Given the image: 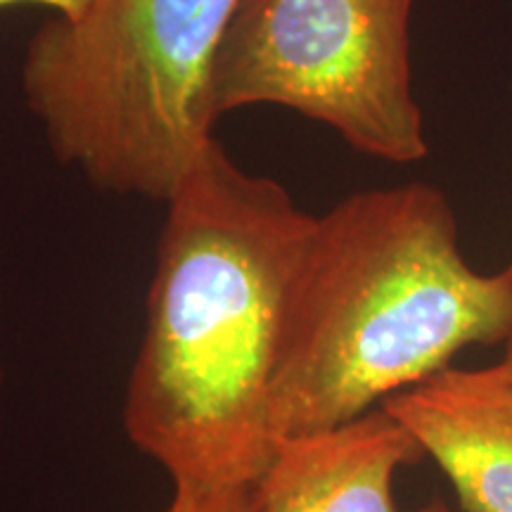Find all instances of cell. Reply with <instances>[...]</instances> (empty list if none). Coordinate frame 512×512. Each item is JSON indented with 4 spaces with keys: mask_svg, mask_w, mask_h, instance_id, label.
Here are the masks:
<instances>
[{
    "mask_svg": "<svg viewBox=\"0 0 512 512\" xmlns=\"http://www.w3.org/2000/svg\"><path fill=\"white\" fill-rule=\"evenodd\" d=\"M162 512H259L254 489L216 491V494H174Z\"/></svg>",
    "mask_w": 512,
    "mask_h": 512,
    "instance_id": "7",
    "label": "cell"
},
{
    "mask_svg": "<svg viewBox=\"0 0 512 512\" xmlns=\"http://www.w3.org/2000/svg\"><path fill=\"white\" fill-rule=\"evenodd\" d=\"M0 387H3V368H0Z\"/></svg>",
    "mask_w": 512,
    "mask_h": 512,
    "instance_id": "11",
    "label": "cell"
},
{
    "mask_svg": "<svg viewBox=\"0 0 512 512\" xmlns=\"http://www.w3.org/2000/svg\"><path fill=\"white\" fill-rule=\"evenodd\" d=\"M100 0H0V8H8V5H41L48 8L53 15H81V12L91 10Z\"/></svg>",
    "mask_w": 512,
    "mask_h": 512,
    "instance_id": "8",
    "label": "cell"
},
{
    "mask_svg": "<svg viewBox=\"0 0 512 512\" xmlns=\"http://www.w3.org/2000/svg\"><path fill=\"white\" fill-rule=\"evenodd\" d=\"M512 337V283L460 249L437 185L358 190L313 216L287 285L273 437L325 432L380 408L467 347Z\"/></svg>",
    "mask_w": 512,
    "mask_h": 512,
    "instance_id": "2",
    "label": "cell"
},
{
    "mask_svg": "<svg viewBox=\"0 0 512 512\" xmlns=\"http://www.w3.org/2000/svg\"><path fill=\"white\" fill-rule=\"evenodd\" d=\"M496 366H498V368H501V370H503V373H505V377H508V380L512 382V337L508 339V342H505V351H503V358H501V361H498V363H496Z\"/></svg>",
    "mask_w": 512,
    "mask_h": 512,
    "instance_id": "9",
    "label": "cell"
},
{
    "mask_svg": "<svg viewBox=\"0 0 512 512\" xmlns=\"http://www.w3.org/2000/svg\"><path fill=\"white\" fill-rule=\"evenodd\" d=\"M425 458L392 415L375 408L335 430L278 437L254 482L259 512H451L444 501L401 508L394 482Z\"/></svg>",
    "mask_w": 512,
    "mask_h": 512,
    "instance_id": "6",
    "label": "cell"
},
{
    "mask_svg": "<svg viewBox=\"0 0 512 512\" xmlns=\"http://www.w3.org/2000/svg\"><path fill=\"white\" fill-rule=\"evenodd\" d=\"M164 207L124 432L174 494L247 489L273 453L287 285L313 214L216 138Z\"/></svg>",
    "mask_w": 512,
    "mask_h": 512,
    "instance_id": "1",
    "label": "cell"
},
{
    "mask_svg": "<svg viewBox=\"0 0 512 512\" xmlns=\"http://www.w3.org/2000/svg\"><path fill=\"white\" fill-rule=\"evenodd\" d=\"M505 273H508V278H510V283H512V261L508 266H505Z\"/></svg>",
    "mask_w": 512,
    "mask_h": 512,
    "instance_id": "10",
    "label": "cell"
},
{
    "mask_svg": "<svg viewBox=\"0 0 512 512\" xmlns=\"http://www.w3.org/2000/svg\"><path fill=\"white\" fill-rule=\"evenodd\" d=\"M238 0H100L27 41L22 95L53 157L102 192L169 202L211 140L209 74Z\"/></svg>",
    "mask_w": 512,
    "mask_h": 512,
    "instance_id": "3",
    "label": "cell"
},
{
    "mask_svg": "<svg viewBox=\"0 0 512 512\" xmlns=\"http://www.w3.org/2000/svg\"><path fill=\"white\" fill-rule=\"evenodd\" d=\"M413 0H238L209 74V114L278 105L392 164L427 155L413 93Z\"/></svg>",
    "mask_w": 512,
    "mask_h": 512,
    "instance_id": "4",
    "label": "cell"
},
{
    "mask_svg": "<svg viewBox=\"0 0 512 512\" xmlns=\"http://www.w3.org/2000/svg\"><path fill=\"white\" fill-rule=\"evenodd\" d=\"M444 472L460 512H512V382L448 366L382 403Z\"/></svg>",
    "mask_w": 512,
    "mask_h": 512,
    "instance_id": "5",
    "label": "cell"
}]
</instances>
